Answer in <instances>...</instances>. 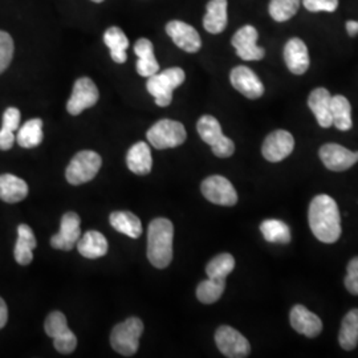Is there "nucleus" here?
Masks as SVG:
<instances>
[{
    "instance_id": "f257e3e1",
    "label": "nucleus",
    "mask_w": 358,
    "mask_h": 358,
    "mask_svg": "<svg viewBox=\"0 0 358 358\" xmlns=\"http://www.w3.org/2000/svg\"><path fill=\"white\" fill-rule=\"evenodd\" d=\"M309 227L322 243H336L341 236V217L332 196L321 194L312 199L308 211Z\"/></svg>"
},
{
    "instance_id": "c9c22d12",
    "label": "nucleus",
    "mask_w": 358,
    "mask_h": 358,
    "mask_svg": "<svg viewBox=\"0 0 358 358\" xmlns=\"http://www.w3.org/2000/svg\"><path fill=\"white\" fill-rule=\"evenodd\" d=\"M13 51L15 45L11 35L8 32L0 31V73H3L11 64Z\"/></svg>"
},
{
    "instance_id": "6ab92c4d",
    "label": "nucleus",
    "mask_w": 358,
    "mask_h": 358,
    "mask_svg": "<svg viewBox=\"0 0 358 358\" xmlns=\"http://www.w3.org/2000/svg\"><path fill=\"white\" fill-rule=\"evenodd\" d=\"M289 320L296 332L309 338L317 337L322 331V321L320 320V317L300 304L292 308Z\"/></svg>"
},
{
    "instance_id": "473e14b6",
    "label": "nucleus",
    "mask_w": 358,
    "mask_h": 358,
    "mask_svg": "<svg viewBox=\"0 0 358 358\" xmlns=\"http://www.w3.org/2000/svg\"><path fill=\"white\" fill-rule=\"evenodd\" d=\"M235 268V259L230 254H220L215 256L206 267V273L210 279L217 280H226V278L230 275Z\"/></svg>"
},
{
    "instance_id": "a878e982",
    "label": "nucleus",
    "mask_w": 358,
    "mask_h": 358,
    "mask_svg": "<svg viewBox=\"0 0 358 358\" xmlns=\"http://www.w3.org/2000/svg\"><path fill=\"white\" fill-rule=\"evenodd\" d=\"M103 43L110 51V57L117 64H124L128 60L127 50L129 40L125 32L118 27H110L103 34Z\"/></svg>"
},
{
    "instance_id": "39448f33",
    "label": "nucleus",
    "mask_w": 358,
    "mask_h": 358,
    "mask_svg": "<svg viewBox=\"0 0 358 358\" xmlns=\"http://www.w3.org/2000/svg\"><path fill=\"white\" fill-rule=\"evenodd\" d=\"M201 138L211 146L213 153L219 158H229L235 152V145L222 131V127L215 117L202 115L196 124Z\"/></svg>"
},
{
    "instance_id": "5701e85b",
    "label": "nucleus",
    "mask_w": 358,
    "mask_h": 358,
    "mask_svg": "<svg viewBox=\"0 0 358 358\" xmlns=\"http://www.w3.org/2000/svg\"><path fill=\"white\" fill-rule=\"evenodd\" d=\"M127 164L129 170L137 176H146L152 171L153 159L150 148L146 142H137L129 149L127 155Z\"/></svg>"
},
{
    "instance_id": "6e6552de",
    "label": "nucleus",
    "mask_w": 358,
    "mask_h": 358,
    "mask_svg": "<svg viewBox=\"0 0 358 358\" xmlns=\"http://www.w3.org/2000/svg\"><path fill=\"white\" fill-rule=\"evenodd\" d=\"M45 333L53 338V344L57 352L63 355L72 353L77 346V337L75 333L68 328L66 317L64 313L55 310L48 315L45 324H44Z\"/></svg>"
},
{
    "instance_id": "72a5a7b5",
    "label": "nucleus",
    "mask_w": 358,
    "mask_h": 358,
    "mask_svg": "<svg viewBox=\"0 0 358 358\" xmlns=\"http://www.w3.org/2000/svg\"><path fill=\"white\" fill-rule=\"evenodd\" d=\"M226 288V280L217 279H207L205 282H199L196 288V297L203 304H214L222 297Z\"/></svg>"
},
{
    "instance_id": "412c9836",
    "label": "nucleus",
    "mask_w": 358,
    "mask_h": 358,
    "mask_svg": "<svg viewBox=\"0 0 358 358\" xmlns=\"http://www.w3.org/2000/svg\"><path fill=\"white\" fill-rule=\"evenodd\" d=\"M229 23L227 0H210L206 7L203 27L206 31L217 35L222 34Z\"/></svg>"
},
{
    "instance_id": "ddd939ff",
    "label": "nucleus",
    "mask_w": 358,
    "mask_h": 358,
    "mask_svg": "<svg viewBox=\"0 0 358 358\" xmlns=\"http://www.w3.org/2000/svg\"><path fill=\"white\" fill-rule=\"evenodd\" d=\"M294 136L287 130H275L263 142L262 153L269 162H280L294 152Z\"/></svg>"
},
{
    "instance_id": "cd10ccee",
    "label": "nucleus",
    "mask_w": 358,
    "mask_h": 358,
    "mask_svg": "<svg viewBox=\"0 0 358 358\" xmlns=\"http://www.w3.org/2000/svg\"><path fill=\"white\" fill-rule=\"evenodd\" d=\"M109 222L115 230L127 235L129 238L137 239L142 234V223L140 217L128 211H115L110 214Z\"/></svg>"
},
{
    "instance_id": "f704fd0d",
    "label": "nucleus",
    "mask_w": 358,
    "mask_h": 358,
    "mask_svg": "<svg viewBox=\"0 0 358 358\" xmlns=\"http://www.w3.org/2000/svg\"><path fill=\"white\" fill-rule=\"evenodd\" d=\"M300 0H271L268 13L275 22H288L299 11Z\"/></svg>"
},
{
    "instance_id": "aec40b11",
    "label": "nucleus",
    "mask_w": 358,
    "mask_h": 358,
    "mask_svg": "<svg viewBox=\"0 0 358 358\" xmlns=\"http://www.w3.org/2000/svg\"><path fill=\"white\" fill-rule=\"evenodd\" d=\"M331 101L332 96L325 88L312 90L308 97V106L313 112L321 128H331L333 125Z\"/></svg>"
},
{
    "instance_id": "20e7f679",
    "label": "nucleus",
    "mask_w": 358,
    "mask_h": 358,
    "mask_svg": "<svg viewBox=\"0 0 358 358\" xmlns=\"http://www.w3.org/2000/svg\"><path fill=\"white\" fill-rule=\"evenodd\" d=\"M143 333V322L137 317L115 325L110 334V344L117 353L130 357L134 356L140 346V338Z\"/></svg>"
},
{
    "instance_id": "bb28decb",
    "label": "nucleus",
    "mask_w": 358,
    "mask_h": 358,
    "mask_svg": "<svg viewBox=\"0 0 358 358\" xmlns=\"http://www.w3.org/2000/svg\"><path fill=\"white\" fill-rule=\"evenodd\" d=\"M28 195V185L13 174L0 176V199L7 203H17Z\"/></svg>"
},
{
    "instance_id": "393cba45",
    "label": "nucleus",
    "mask_w": 358,
    "mask_h": 358,
    "mask_svg": "<svg viewBox=\"0 0 358 358\" xmlns=\"http://www.w3.org/2000/svg\"><path fill=\"white\" fill-rule=\"evenodd\" d=\"M36 245L38 242L34 231L27 224H20L17 227V242L13 251L15 260L20 266H28L34 259V250L36 248Z\"/></svg>"
},
{
    "instance_id": "4468645a",
    "label": "nucleus",
    "mask_w": 358,
    "mask_h": 358,
    "mask_svg": "<svg viewBox=\"0 0 358 358\" xmlns=\"http://www.w3.org/2000/svg\"><path fill=\"white\" fill-rule=\"evenodd\" d=\"M232 87L250 100L260 99L264 94V85L255 72L248 66L239 65L235 66L230 73Z\"/></svg>"
},
{
    "instance_id": "9d476101",
    "label": "nucleus",
    "mask_w": 358,
    "mask_h": 358,
    "mask_svg": "<svg viewBox=\"0 0 358 358\" xmlns=\"http://www.w3.org/2000/svg\"><path fill=\"white\" fill-rule=\"evenodd\" d=\"M215 343L220 353H223L226 357L244 358L251 352L248 340L242 333L238 332L229 325L217 328L215 332Z\"/></svg>"
},
{
    "instance_id": "c85d7f7f",
    "label": "nucleus",
    "mask_w": 358,
    "mask_h": 358,
    "mask_svg": "<svg viewBox=\"0 0 358 358\" xmlns=\"http://www.w3.org/2000/svg\"><path fill=\"white\" fill-rule=\"evenodd\" d=\"M338 343L344 350H353L358 345V309H352L343 319Z\"/></svg>"
},
{
    "instance_id": "ea45409f",
    "label": "nucleus",
    "mask_w": 358,
    "mask_h": 358,
    "mask_svg": "<svg viewBox=\"0 0 358 358\" xmlns=\"http://www.w3.org/2000/svg\"><path fill=\"white\" fill-rule=\"evenodd\" d=\"M16 141L15 133L7 129H0V150H10Z\"/></svg>"
},
{
    "instance_id": "0eeeda50",
    "label": "nucleus",
    "mask_w": 358,
    "mask_h": 358,
    "mask_svg": "<svg viewBox=\"0 0 358 358\" xmlns=\"http://www.w3.org/2000/svg\"><path fill=\"white\" fill-rule=\"evenodd\" d=\"M103 159L92 150H83L77 153L65 170V178L71 185H83L94 178L101 169Z\"/></svg>"
},
{
    "instance_id": "f03ea898",
    "label": "nucleus",
    "mask_w": 358,
    "mask_h": 358,
    "mask_svg": "<svg viewBox=\"0 0 358 358\" xmlns=\"http://www.w3.org/2000/svg\"><path fill=\"white\" fill-rule=\"evenodd\" d=\"M174 226L166 217L150 222L148 230V257L155 268H166L173 260Z\"/></svg>"
},
{
    "instance_id": "e433bc0d",
    "label": "nucleus",
    "mask_w": 358,
    "mask_h": 358,
    "mask_svg": "<svg viewBox=\"0 0 358 358\" xmlns=\"http://www.w3.org/2000/svg\"><path fill=\"white\" fill-rule=\"evenodd\" d=\"M303 6L309 13H334L338 7V0H303Z\"/></svg>"
},
{
    "instance_id": "1a4fd4ad",
    "label": "nucleus",
    "mask_w": 358,
    "mask_h": 358,
    "mask_svg": "<svg viewBox=\"0 0 358 358\" xmlns=\"http://www.w3.org/2000/svg\"><path fill=\"white\" fill-rule=\"evenodd\" d=\"M100 99L96 84L90 77H80L76 80L72 94L66 103V110L72 115H78L85 109L94 106Z\"/></svg>"
},
{
    "instance_id": "9b49d317",
    "label": "nucleus",
    "mask_w": 358,
    "mask_h": 358,
    "mask_svg": "<svg viewBox=\"0 0 358 358\" xmlns=\"http://www.w3.org/2000/svg\"><path fill=\"white\" fill-rule=\"evenodd\" d=\"M202 194L207 201L219 206H234L238 202V192L230 180L222 176H211L202 182Z\"/></svg>"
},
{
    "instance_id": "58836bf2",
    "label": "nucleus",
    "mask_w": 358,
    "mask_h": 358,
    "mask_svg": "<svg viewBox=\"0 0 358 358\" xmlns=\"http://www.w3.org/2000/svg\"><path fill=\"white\" fill-rule=\"evenodd\" d=\"M20 112L16 108H8L6 109L4 115H3V125L1 128L11 130V131H16L20 125Z\"/></svg>"
},
{
    "instance_id": "79ce46f5",
    "label": "nucleus",
    "mask_w": 358,
    "mask_h": 358,
    "mask_svg": "<svg viewBox=\"0 0 358 358\" xmlns=\"http://www.w3.org/2000/svg\"><path fill=\"white\" fill-rule=\"evenodd\" d=\"M346 31H348L349 36L355 38L356 35H358V22H355V20L346 22Z\"/></svg>"
},
{
    "instance_id": "423d86ee",
    "label": "nucleus",
    "mask_w": 358,
    "mask_h": 358,
    "mask_svg": "<svg viewBox=\"0 0 358 358\" xmlns=\"http://www.w3.org/2000/svg\"><path fill=\"white\" fill-rule=\"evenodd\" d=\"M146 137L148 141L150 142L155 149L164 150L180 146L186 141L187 133L183 124L165 118L154 124L153 127L148 130Z\"/></svg>"
},
{
    "instance_id": "dca6fc26",
    "label": "nucleus",
    "mask_w": 358,
    "mask_h": 358,
    "mask_svg": "<svg viewBox=\"0 0 358 358\" xmlns=\"http://www.w3.org/2000/svg\"><path fill=\"white\" fill-rule=\"evenodd\" d=\"M166 34L178 48L187 53H196L202 47V40L198 31L185 22H169L166 24Z\"/></svg>"
},
{
    "instance_id": "f3484780",
    "label": "nucleus",
    "mask_w": 358,
    "mask_h": 358,
    "mask_svg": "<svg viewBox=\"0 0 358 358\" xmlns=\"http://www.w3.org/2000/svg\"><path fill=\"white\" fill-rule=\"evenodd\" d=\"M80 223H81V220L76 213L64 214L62 217L60 232L52 236V247L56 250H63V251L73 250L80 239V235H81Z\"/></svg>"
},
{
    "instance_id": "b1692460",
    "label": "nucleus",
    "mask_w": 358,
    "mask_h": 358,
    "mask_svg": "<svg viewBox=\"0 0 358 358\" xmlns=\"http://www.w3.org/2000/svg\"><path fill=\"white\" fill-rule=\"evenodd\" d=\"M77 250L80 255L87 259H99L108 254V241L99 231L85 232L77 242Z\"/></svg>"
},
{
    "instance_id": "2eb2a0df",
    "label": "nucleus",
    "mask_w": 358,
    "mask_h": 358,
    "mask_svg": "<svg viewBox=\"0 0 358 358\" xmlns=\"http://www.w3.org/2000/svg\"><path fill=\"white\" fill-rule=\"evenodd\" d=\"M319 155L324 166L337 173L345 171L358 162V152H350L337 143H327L321 146Z\"/></svg>"
},
{
    "instance_id": "7c9ffc66",
    "label": "nucleus",
    "mask_w": 358,
    "mask_h": 358,
    "mask_svg": "<svg viewBox=\"0 0 358 358\" xmlns=\"http://www.w3.org/2000/svg\"><path fill=\"white\" fill-rule=\"evenodd\" d=\"M331 113H332L333 125L338 130L346 131L353 127L352 106L344 96L341 94L333 96L331 101Z\"/></svg>"
},
{
    "instance_id": "4c0bfd02",
    "label": "nucleus",
    "mask_w": 358,
    "mask_h": 358,
    "mask_svg": "<svg viewBox=\"0 0 358 358\" xmlns=\"http://www.w3.org/2000/svg\"><path fill=\"white\" fill-rule=\"evenodd\" d=\"M346 271L345 288L349 294L358 296V256L349 262Z\"/></svg>"
},
{
    "instance_id": "2f4dec72",
    "label": "nucleus",
    "mask_w": 358,
    "mask_h": 358,
    "mask_svg": "<svg viewBox=\"0 0 358 358\" xmlns=\"http://www.w3.org/2000/svg\"><path fill=\"white\" fill-rule=\"evenodd\" d=\"M260 231L269 243L288 244L292 239L289 227L278 219H267L260 224Z\"/></svg>"
},
{
    "instance_id": "a19ab883",
    "label": "nucleus",
    "mask_w": 358,
    "mask_h": 358,
    "mask_svg": "<svg viewBox=\"0 0 358 358\" xmlns=\"http://www.w3.org/2000/svg\"><path fill=\"white\" fill-rule=\"evenodd\" d=\"M8 320V309L4 303V300L0 297V329L6 327Z\"/></svg>"
},
{
    "instance_id": "c756f323",
    "label": "nucleus",
    "mask_w": 358,
    "mask_h": 358,
    "mask_svg": "<svg viewBox=\"0 0 358 358\" xmlns=\"http://www.w3.org/2000/svg\"><path fill=\"white\" fill-rule=\"evenodd\" d=\"M44 138L43 121L40 118H32L27 121L22 128L17 129L16 142L26 149H34L38 146Z\"/></svg>"
},
{
    "instance_id": "7ed1b4c3",
    "label": "nucleus",
    "mask_w": 358,
    "mask_h": 358,
    "mask_svg": "<svg viewBox=\"0 0 358 358\" xmlns=\"http://www.w3.org/2000/svg\"><path fill=\"white\" fill-rule=\"evenodd\" d=\"M186 78L185 71L178 66L169 68L161 73L148 77L146 88L158 106H169L173 101V92L183 84Z\"/></svg>"
},
{
    "instance_id": "f8f14e48",
    "label": "nucleus",
    "mask_w": 358,
    "mask_h": 358,
    "mask_svg": "<svg viewBox=\"0 0 358 358\" xmlns=\"http://www.w3.org/2000/svg\"><path fill=\"white\" fill-rule=\"evenodd\" d=\"M257 38L259 34L255 27L244 26L235 32L231 44L236 50V55L244 62H259L264 59L266 51L256 44Z\"/></svg>"
},
{
    "instance_id": "37998d69",
    "label": "nucleus",
    "mask_w": 358,
    "mask_h": 358,
    "mask_svg": "<svg viewBox=\"0 0 358 358\" xmlns=\"http://www.w3.org/2000/svg\"><path fill=\"white\" fill-rule=\"evenodd\" d=\"M92 1H94V3H103V0H92Z\"/></svg>"
},
{
    "instance_id": "a211bd4d",
    "label": "nucleus",
    "mask_w": 358,
    "mask_h": 358,
    "mask_svg": "<svg viewBox=\"0 0 358 358\" xmlns=\"http://www.w3.org/2000/svg\"><path fill=\"white\" fill-rule=\"evenodd\" d=\"M284 60L294 75H304L309 68V53L301 38H289L284 47Z\"/></svg>"
},
{
    "instance_id": "4be33fe9",
    "label": "nucleus",
    "mask_w": 358,
    "mask_h": 358,
    "mask_svg": "<svg viewBox=\"0 0 358 358\" xmlns=\"http://www.w3.org/2000/svg\"><path fill=\"white\" fill-rule=\"evenodd\" d=\"M134 53L137 55V72L142 77H150L159 72V64L154 56L153 43L149 38H138L134 44Z\"/></svg>"
}]
</instances>
